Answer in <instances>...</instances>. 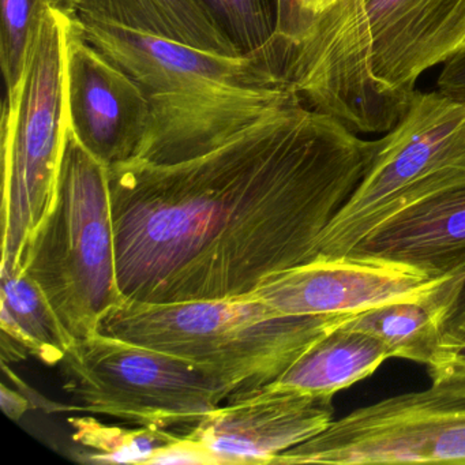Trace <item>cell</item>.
Wrapping results in <instances>:
<instances>
[{"mask_svg": "<svg viewBox=\"0 0 465 465\" xmlns=\"http://www.w3.org/2000/svg\"><path fill=\"white\" fill-rule=\"evenodd\" d=\"M374 146L295 96L203 148L111 165L124 301L239 298L314 260Z\"/></svg>", "mask_w": 465, "mask_h": 465, "instance_id": "6da1fadb", "label": "cell"}, {"mask_svg": "<svg viewBox=\"0 0 465 465\" xmlns=\"http://www.w3.org/2000/svg\"><path fill=\"white\" fill-rule=\"evenodd\" d=\"M464 43L465 0H337L290 51L284 78L353 133H388L419 75Z\"/></svg>", "mask_w": 465, "mask_h": 465, "instance_id": "7a4b0ae2", "label": "cell"}, {"mask_svg": "<svg viewBox=\"0 0 465 465\" xmlns=\"http://www.w3.org/2000/svg\"><path fill=\"white\" fill-rule=\"evenodd\" d=\"M77 20L86 39L148 96L151 124L135 156L140 159L206 145L298 96L284 75L258 56L203 50L85 13H77Z\"/></svg>", "mask_w": 465, "mask_h": 465, "instance_id": "3957f363", "label": "cell"}, {"mask_svg": "<svg viewBox=\"0 0 465 465\" xmlns=\"http://www.w3.org/2000/svg\"><path fill=\"white\" fill-rule=\"evenodd\" d=\"M340 317L280 314L249 295L124 301L105 315L99 331L184 359L232 394L274 382Z\"/></svg>", "mask_w": 465, "mask_h": 465, "instance_id": "277c9868", "label": "cell"}, {"mask_svg": "<svg viewBox=\"0 0 465 465\" xmlns=\"http://www.w3.org/2000/svg\"><path fill=\"white\" fill-rule=\"evenodd\" d=\"M21 269L36 282L72 342L97 333L105 315L124 302L110 167L69 127L53 203L26 242Z\"/></svg>", "mask_w": 465, "mask_h": 465, "instance_id": "5b68a950", "label": "cell"}, {"mask_svg": "<svg viewBox=\"0 0 465 465\" xmlns=\"http://www.w3.org/2000/svg\"><path fill=\"white\" fill-rule=\"evenodd\" d=\"M72 15L48 7L2 115V265L21 269L26 242L53 203L67 133L64 45Z\"/></svg>", "mask_w": 465, "mask_h": 465, "instance_id": "8992f818", "label": "cell"}, {"mask_svg": "<svg viewBox=\"0 0 465 465\" xmlns=\"http://www.w3.org/2000/svg\"><path fill=\"white\" fill-rule=\"evenodd\" d=\"M465 178V105L416 91L404 115L375 141L363 178L321 235L314 258L347 257L378 225Z\"/></svg>", "mask_w": 465, "mask_h": 465, "instance_id": "52a82bcc", "label": "cell"}, {"mask_svg": "<svg viewBox=\"0 0 465 465\" xmlns=\"http://www.w3.org/2000/svg\"><path fill=\"white\" fill-rule=\"evenodd\" d=\"M59 370L69 411L151 429L183 431L231 396L190 361L102 331L73 342Z\"/></svg>", "mask_w": 465, "mask_h": 465, "instance_id": "ba28073f", "label": "cell"}, {"mask_svg": "<svg viewBox=\"0 0 465 465\" xmlns=\"http://www.w3.org/2000/svg\"><path fill=\"white\" fill-rule=\"evenodd\" d=\"M465 464V385L431 382L333 420L272 464Z\"/></svg>", "mask_w": 465, "mask_h": 465, "instance_id": "9c48e42d", "label": "cell"}, {"mask_svg": "<svg viewBox=\"0 0 465 465\" xmlns=\"http://www.w3.org/2000/svg\"><path fill=\"white\" fill-rule=\"evenodd\" d=\"M67 127L105 165L137 156L151 124V103L140 84L94 47L77 15L64 45Z\"/></svg>", "mask_w": 465, "mask_h": 465, "instance_id": "30bf717a", "label": "cell"}, {"mask_svg": "<svg viewBox=\"0 0 465 465\" xmlns=\"http://www.w3.org/2000/svg\"><path fill=\"white\" fill-rule=\"evenodd\" d=\"M334 396L265 385L235 391L227 404L183 430L220 465L272 464L334 420Z\"/></svg>", "mask_w": 465, "mask_h": 465, "instance_id": "8fae6325", "label": "cell"}, {"mask_svg": "<svg viewBox=\"0 0 465 465\" xmlns=\"http://www.w3.org/2000/svg\"><path fill=\"white\" fill-rule=\"evenodd\" d=\"M440 279L383 261L314 258L271 274L249 296L280 314L351 315L391 302L423 298Z\"/></svg>", "mask_w": 465, "mask_h": 465, "instance_id": "7c38bea8", "label": "cell"}, {"mask_svg": "<svg viewBox=\"0 0 465 465\" xmlns=\"http://www.w3.org/2000/svg\"><path fill=\"white\" fill-rule=\"evenodd\" d=\"M347 257L415 269L431 279L465 266V178L378 225Z\"/></svg>", "mask_w": 465, "mask_h": 465, "instance_id": "4fadbf2b", "label": "cell"}, {"mask_svg": "<svg viewBox=\"0 0 465 465\" xmlns=\"http://www.w3.org/2000/svg\"><path fill=\"white\" fill-rule=\"evenodd\" d=\"M388 359L391 352L377 337L331 326L269 385L334 396L374 374Z\"/></svg>", "mask_w": 465, "mask_h": 465, "instance_id": "5bb4252c", "label": "cell"}, {"mask_svg": "<svg viewBox=\"0 0 465 465\" xmlns=\"http://www.w3.org/2000/svg\"><path fill=\"white\" fill-rule=\"evenodd\" d=\"M2 280V361L13 363L34 356L56 366L72 340L47 299L23 269L0 268Z\"/></svg>", "mask_w": 465, "mask_h": 465, "instance_id": "9a60e30c", "label": "cell"}, {"mask_svg": "<svg viewBox=\"0 0 465 465\" xmlns=\"http://www.w3.org/2000/svg\"><path fill=\"white\" fill-rule=\"evenodd\" d=\"M77 13L213 53L243 54L203 0H81Z\"/></svg>", "mask_w": 465, "mask_h": 465, "instance_id": "2e32d148", "label": "cell"}, {"mask_svg": "<svg viewBox=\"0 0 465 465\" xmlns=\"http://www.w3.org/2000/svg\"><path fill=\"white\" fill-rule=\"evenodd\" d=\"M431 292L423 298L391 302L341 315L333 326L371 334L386 345L391 358L415 361L429 369L440 351V318L430 298Z\"/></svg>", "mask_w": 465, "mask_h": 465, "instance_id": "e0dca14e", "label": "cell"}, {"mask_svg": "<svg viewBox=\"0 0 465 465\" xmlns=\"http://www.w3.org/2000/svg\"><path fill=\"white\" fill-rule=\"evenodd\" d=\"M72 450L75 461L85 464H148L153 454L178 434L168 430L113 426L94 416H72Z\"/></svg>", "mask_w": 465, "mask_h": 465, "instance_id": "ac0fdd59", "label": "cell"}, {"mask_svg": "<svg viewBox=\"0 0 465 465\" xmlns=\"http://www.w3.org/2000/svg\"><path fill=\"white\" fill-rule=\"evenodd\" d=\"M239 50L265 59L284 75L285 56L276 42L274 0H203Z\"/></svg>", "mask_w": 465, "mask_h": 465, "instance_id": "d6986e66", "label": "cell"}, {"mask_svg": "<svg viewBox=\"0 0 465 465\" xmlns=\"http://www.w3.org/2000/svg\"><path fill=\"white\" fill-rule=\"evenodd\" d=\"M51 6L77 15L72 0H0V66L6 94L17 88L32 43Z\"/></svg>", "mask_w": 465, "mask_h": 465, "instance_id": "ffe728a7", "label": "cell"}, {"mask_svg": "<svg viewBox=\"0 0 465 465\" xmlns=\"http://www.w3.org/2000/svg\"><path fill=\"white\" fill-rule=\"evenodd\" d=\"M431 302L440 318V351L435 361L438 363L465 342V266L440 279L431 292Z\"/></svg>", "mask_w": 465, "mask_h": 465, "instance_id": "44dd1931", "label": "cell"}, {"mask_svg": "<svg viewBox=\"0 0 465 465\" xmlns=\"http://www.w3.org/2000/svg\"><path fill=\"white\" fill-rule=\"evenodd\" d=\"M274 9L277 45L288 56L290 51L306 36L312 20L302 9L301 0H274Z\"/></svg>", "mask_w": 465, "mask_h": 465, "instance_id": "7402d4cb", "label": "cell"}, {"mask_svg": "<svg viewBox=\"0 0 465 465\" xmlns=\"http://www.w3.org/2000/svg\"><path fill=\"white\" fill-rule=\"evenodd\" d=\"M220 465L216 457L203 445L183 434L160 448L148 465Z\"/></svg>", "mask_w": 465, "mask_h": 465, "instance_id": "603a6c76", "label": "cell"}, {"mask_svg": "<svg viewBox=\"0 0 465 465\" xmlns=\"http://www.w3.org/2000/svg\"><path fill=\"white\" fill-rule=\"evenodd\" d=\"M438 92L465 105V43L443 64Z\"/></svg>", "mask_w": 465, "mask_h": 465, "instance_id": "cb8c5ba5", "label": "cell"}, {"mask_svg": "<svg viewBox=\"0 0 465 465\" xmlns=\"http://www.w3.org/2000/svg\"><path fill=\"white\" fill-rule=\"evenodd\" d=\"M427 370H429L431 382H451L465 385V342Z\"/></svg>", "mask_w": 465, "mask_h": 465, "instance_id": "d4e9b609", "label": "cell"}, {"mask_svg": "<svg viewBox=\"0 0 465 465\" xmlns=\"http://www.w3.org/2000/svg\"><path fill=\"white\" fill-rule=\"evenodd\" d=\"M0 402H2V410L13 420H20L21 416L31 408V401L24 396L20 391H13L6 385L0 388Z\"/></svg>", "mask_w": 465, "mask_h": 465, "instance_id": "484cf974", "label": "cell"}, {"mask_svg": "<svg viewBox=\"0 0 465 465\" xmlns=\"http://www.w3.org/2000/svg\"><path fill=\"white\" fill-rule=\"evenodd\" d=\"M301 2L302 9H303V12L306 13L307 17H309L312 23L314 15L328 9V7L333 5L334 2H337V0H301Z\"/></svg>", "mask_w": 465, "mask_h": 465, "instance_id": "4316f807", "label": "cell"}, {"mask_svg": "<svg viewBox=\"0 0 465 465\" xmlns=\"http://www.w3.org/2000/svg\"><path fill=\"white\" fill-rule=\"evenodd\" d=\"M72 2H73V5H74L75 9H77V12H78V9H80L81 0H72Z\"/></svg>", "mask_w": 465, "mask_h": 465, "instance_id": "83f0119b", "label": "cell"}]
</instances>
